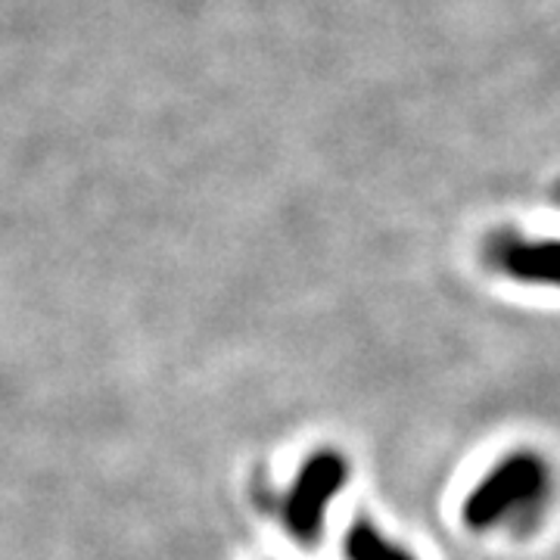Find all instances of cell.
Instances as JSON below:
<instances>
[{"label": "cell", "mask_w": 560, "mask_h": 560, "mask_svg": "<svg viewBox=\"0 0 560 560\" xmlns=\"http://www.w3.org/2000/svg\"><path fill=\"white\" fill-rule=\"evenodd\" d=\"M486 259L517 283L560 287V237H523L514 228H501L486 241Z\"/></svg>", "instance_id": "obj_3"}, {"label": "cell", "mask_w": 560, "mask_h": 560, "mask_svg": "<svg viewBox=\"0 0 560 560\" xmlns=\"http://www.w3.org/2000/svg\"><path fill=\"white\" fill-rule=\"evenodd\" d=\"M349 482V460L337 448H320L302 464L293 486L280 501V517L293 539L315 545L324 533V514L330 501L340 495Z\"/></svg>", "instance_id": "obj_2"}, {"label": "cell", "mask_w": 560, "mask_h": 560, "mask_svg": "<svg viewBox=\"0 0 560 560\" xmlns=\"http://www.w3.org/2000/svg\"><path fill=\"white\" fill-rule=\"evenodd\" d=\"M346 558L349 560H420L401 541L383 536L381 526L371 517H355L346 533Z\"/></svg>", "instance_id": "obj_4"}, {"label": "cell", "mask_w": 560, "mask_h": 560, "mask_svg": "<svg viewBox=\"0 0 560 560\" xmlns=\"http://www.w3.org/2000/svg\"><path fill=\"white\" fill-rule=\"evenodd\" d=\"M555 499V470L536 448L501 455L460 504V521L470 533L533 529Z\"/></svg>", "instance_id": "obj_1"}]
</instances>
